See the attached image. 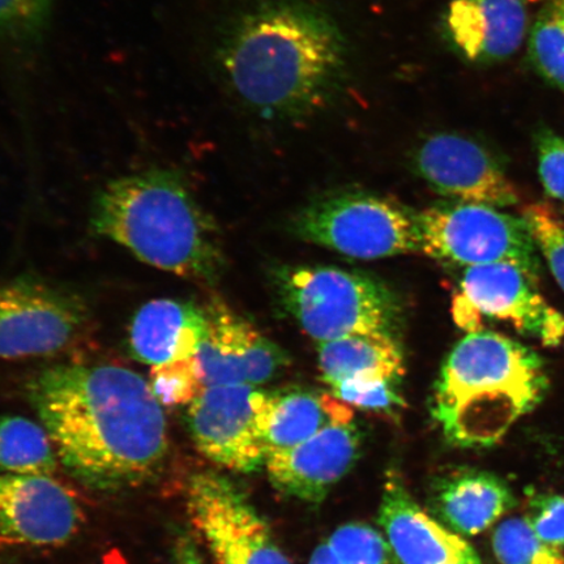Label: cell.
I'll return each instance as SVG.
<instances>
[{
    "instance_id": "obj_1",
    "label": "cell",
    "mask_w": 564,
    "mask_h": 564,
    "mask_svg": "<svg viewBox=\"0 0 564 564\" xmlns=\"http://www.w3.org/2000/svg\"><path fill=\"white\" fill-rule=\"evenodd\" d=\"M26 391L59 460L89 488H132L164 462V409L138 372L115 365H58L34 376Z\"/></svg>"
},
{
    "instance_id": "obj_2",
    "label": "cell",
    "mask_w": 564,
    "mask_h": 564,
    "mask_svg": "<svg viewBox=\"0 0 564 564\" xmlns=\"http://www.w3.org/2000/svg\"><path fill=\"white\" fill-rule=\"evenodd\" d=\"M218 65L239 102L260 117L323 110L341 90L349 47L333 17L305 0H267L224 35Z\"/></svg>"
},
{
    "instance_id": "obj_3",
    "label": "cell",
    "mask_w": 564,
    "mask_h": 564,
    "mask_svg": "<svg viewBox=\"0 0 564 564\" xmlns=\"http://www.w3.org/2000/svg\"><path fill=\"white\" fill-rule=\"evenodd\" d=\"M91 228L176 276L214 282L224 265L217 230L178 172L126 175L98 193Z\"/></svg>"
},
{
    "instance_id": "obj_4",
    "label": "cell",
    "mask_w": 564,
    "mask_h": 564,
    "mask_svg": "<svg viewBox=\"0 0 564 564\" xmlns=\"http://www.w3.org/2000/svg\"><path fill=\"white\" fill-rule=\"evenodd\" d=\"M547 388L538 352L511 337L476 330L444 361L433 413L457 446H491L541 403Z\"/></svg>"
},
{
    "instance_id": "obj_5",
    "label": "cell",
    "mask_w": 564,
    "mask_h": 564,
    "mask_svg": "<svg viewBox=\"0 0 564 564\" xmlns=\"http://www.w3.org/2000/svg\"><path fill=\"white\" fill-rule=\"evenodd\" d=\"M274 281L282 307L317 344L365 335L399 337L403 308L398 295L368 274L300 265L282 268Z\"/></svg>"
},
{
    "instance_id": "obj_6",
    "label": "cell",
    "mask_w": 564,
    "mask_h": 564,
    "mask_svg": "<svg viewBox=\"0 0 564 564\" xmlns=\"http://www.w3.org/2000/svg\"><path fill=\"white\" fill-rule=\"evenodd\" d=\"M292 230L303 241L355 259L421 253L419 214L369 193L323 196L294 216Z\"/></svg>"
},
{
    "instance_id": "obj_7",
    "label": "cell",
    "mask_w": 564,
    "mask_h": 564,
    "mask_svg": "<svg viewBox=\"0 0 564 564\" xmlns=\"http://www.w3.org/2000/svg\"><path fill=\"white\" fill-rule=\"evenodd\" d=\"M421 253L465 268L512 263L540 280L538 247L523 218L482 204L441 203L419 212Z\"/></svg>"
},
{
    "instance_id": "obj_8",
    "label": "cell",
    "mask_w": 564,
    "mask_h": 564,
    "mask_svg": "<svg viewBox=\"0 0 564 564\" xmlns=\"http://www.w3.org/2000/svg\"><path fill=\"white\" fill-rule=\"evenodd\" d=\"M274 393L257 386H214L188 404L196 448L217 465L252 474L265 465V429Z\"/></svg>"
},
{
    "instance_id": "obj_9",
    "label": "cell",
    "mask_w": 564,
    "mask_h": 564,
    "mask_svg": "<svg viewBox=\"0 0 564 564\" xmlns=\"http://www.w3.org/2000/svg\"><path fill=\"white\" fill-rule=\"evenodd\" d=\"M539 280L512 263L465 268L455 300L456 321L476 333L482 319L510 324L517 333L556 347L564 340V316L542 297Z\"/></svg>"
},
{
    "instance_id": "obj_10",
    "label": "cell",
    "mask_w": 564,
    "mask_h": 564,
    "mask_svg": "<svg viewBox=\"0 0 564 564\" xmlns=\"http://www.w3.org/2000/svg\"><path fill=\"white\" fill-rule=\"evenodd\" d=\"M187 506L217 564H292L265 521L228 478L210 471L195 475Z\"/></svg>"
},
{
    "instance_id": "obj_11",
    "label": "cell",
    "mask_w": 564,
    "mask_h": 564,
    "mask_svg": "<svg viewBox=\"0 0 564 564\" xmlns=\"http://www.w3.org/2000/svg\"><path fill=\"white\" fill-rule=\"evenodd\" d=\"M86 322V306L74 294L34 280L0 282V358L53 355Z\"/></svg>"
},
{
    "instance_id": "obj_12",
    "label": "cell",
    "mask_w": 564,
    "mask_h": 564,
    "mask_svg": "<svg viewBox=\"0 0 564 564\" xmlns=\"http://www.w3.org/2000/svg\"><path fill=\"white\" fill-rule=\"evenodd\" d=\"M415 171L436 194L457 203L494 208L517 206L520 195L499 162L477 141L453 132L423 140Z\"/></svg>"
},
{
    "instance_id": "obj_13",
    "label": "cell",
    "mask_w": 564,
    "mask_h": 564,
    "mask_svg": "<svg viewBox=\"0 0 564 564\" xmlns=\"http://www.w3.org/2000/svg\"><path fill=\"white\" fill-rule=\"evenodd\" d=\"M208 334L194 357L197 379L214 386H262L288 365L285 352L224 303L206 307Z\"/></svg>"
},
{
    "instance_id": "obj_14",
    "label": "cell",
    "mask_w": 564,
    "mask_h": 564,
    "mask_svg": "<svg viewBox=\"0 0 564 564\" xmlns=\"http://www.w3.org/2000/svg\"><path fill=\"white\" fill-rule=\"evenodd\" d=\"M80 521L76 500L51 477L0 475V544H63Z\"/></svg>"
},
{
    "instance_id": "obj_15",
    "label": "cell",
    "mask_w": 564,
    "mask_h": 564,
    "mask_svg": "<svg viewBox=\"0 0 564 564\" xmlns=\"http://www.w3.org/2000/svg\"><path fill=\"white\" fill-rule=\"evenodd\" d=\"M361 435L350 423L324 429L297 447L267 457L271 482L284 496L317 503L355 465Z\"/></svg>"
},
{
    "instance_id": "obj_16",
    "label": "cell",
    "mask_w": 564,
    "mask_h": 564,
    "mask_svg": "<svg viewBox=\"0 0 564 564\" xmlns=\"http://www.w3.org/2000/svg\"><path fill=\"white\" fill-rule=\"evenodd\" d=\"M379 521L401 564H481L475 549L430 518L399 479L386 485Z\"/></svg>"
},
{
    "instance_id": "obj_17",
    "label": "cell",
    "mask_w": 564,
    "mask_h": 564,
    "mask_svg": "<svg viewBox=\"0 0 564 564\" xmlns=\"http://www.w3.org/2000/svg\"><path fill=\"white\" fill-rule=\"evenodd\" d=\"M449 37L465 58L492 63L510 58L525 39V0H451Z\"/></svg>"
},
{
    "instance_id": "obj_18",
    "label": "cell",
    "mask_w": 564,
    "mask_h": 564,
    "mask_svg": "<svg viewBox=\"0 0 564 564\" xmlns=\"http://www.w3.org/2000/svg\"><path fill=\"white\" fill-rule=\"evenodd\" d=\"M208 334L206 308L194 303L156 300L133 316L130 349L152 368L194 358Z\"/></svg>"
},
{
    "instance_id": "obj_19",
    "label": "cell",
    "mask_w": 564,
    "mask_h": 564,
    "mask_svg": "<svg viewBox=\"0 0 564 564\" xmlns=\"http://www.w3.org/2000/svg\"><path fill=\"white\" fill-rule=\"evenodd\" d=\"M517 505L509 486L496 475L465 470L441 479L434 506L444 523L456 533H482Z\"/></svg>"
},
{
    "instance_id": "obj_20",
    "label": "cell",
    "mask_w": 564,
    "mask_h": 564,
    "mask_svg": "<svg viewBox=\"0 0 564 564\" xmlns=\"http://www.w3.org/2000/svg\"><path fill=\"white\" fill-rule=\"evenodd\" d=\"M351 421L350 406L334 394L310 391L274 393L265 429L267 457L297 447L324 429Z\"/></svg>"
},
{
    "instance_id": "obj_21",
    "label": "cell",
    "mask_w": 564,
    "mask_h": 564,
    "mask_svg": "<svg viewBox=\"0 0 564 564\" xmlns=\"http://www.w3.org/2000/svg\"><path fill=\"white\" fill-rule=\"evenodd\" d=\"M317 362L324 382L334 387L350 379L399 380L404 376V356L398 338L351 336L319 344Z\"/></svg>"
},
{
    "instance_id": "obj_22",
    "label": "cell",
    "mask_w": 564,
    "mask_h": 564,
    "mask_svg": "<svg viewBox=\"0 0 564 564\" xmlns=\"http://www.w3.org/2000/svg\"><path fill=\"white\" fill-rule=\"evenodd\" d=\"M56 457L45 427L18 415L0 417V469L12 475L51 477L58 468Z\"/></svg>"
},
{
    "instance_id": "obj_23",
    "label": "cell",
    "mask_w": 564,
    "mask_h": 564,
    "mask_svg": "<svg viewBox=\"0 0 564 564\" xmlns=\"http://www.w3.org/2000/svg\"><path fill=\"white\" fill-rule=\"evenodd\" d=\"M529 56L547 82L564 90V0H545L529 35Z\"/></svg>"
},
{
    "instance_id": "obj_24",
    "label": "cell",
    "mask_w": 564,
    "mask_h": 564,
    "mask_svg": "<svg viewBox=\"0 0 564 564\" xmlns=\"http://www.w3.org/2000/svg\"><path fill=\"white\" fill-rule=\"evenodd\" d=\"M492 550L500 564H564L560 550L538 538L525 519H510L492 534Z\"/></svg>"
},
{
    "instance_id": "obj_25",
    "label": "cell",
    "mask_w": 564,
    "mask_h": 564,
    "mask_svg": "<svg viewBox=\"0 0 564 564\" xmlns=\"http://www.w3.org/2000/svg\"><path fill=\"white\" fill-rule=\"evenodd\" d=\"M327 544L344 564H399L397 554L376 529L365 524L338 528Z\"/></svg>"
},
{
    "instance_id": "obj_26",
    "label": "cell",
    "mask_w": 564,
    "mask_h": 564,
    "mask_svg": "<svg viewBox=\"0 0 564 564\" xmlns=\"http://www.w3.org/2000/svg\"><path fill=\"white\" fill-rule=\"evenodd\" d=\"M521 218L564 292V224L545 204H529Z\"/></svg>"
},
{
    "instance_id": "obj_27",
    "label": "cell",
    "mask_w": 564,
    "mask_h": 564,
    "mask_svg": "<svg viewBox=\"0 0 564 564\" xmlns=\"http://www.w3.org/2000/svg\"><path fill=\"white\" fill-rule=\"evenodd\" d=\"M54 0H0V40L31 42L45 30Z\"/></svg>"
},
{
    "instance_id": "obj_28",
    "label": "cell",
    "mask_w": 564,
    "mask_h": 564,
    "mask_svg": "<svg viewBox=\"0 0 564 564\" xmlns=\"http://www.w3.org/2000/svg\"><path fill=\"white\" fill-rule=\"evenodd\" d=\"M150 384L162 405L192 404L203 391L194 358L152 368Z\"/></svg>"
},
{
    "instance_id": "obj_29",
    "label": "cell",
    "mask_w": 564,
    "mask_h": 564,
    "mask_svg": "<svg viewBox=\"0 0 564 564\" xmlns=\"http://www.w3.org/2000/svg\"><path fill=\"white\" fill-rule=\"evenodd\" d=\"M330 388L334 397L349 406L391 412L404 405L398 392V380L350 379Z\"/></svg>"
},
{
    "instance_id": "obj_30",
    "label": "cell",
    "mask_w": 564,
    "mask_h": 564,
    "mask_svg": "<svg viewBox=\"0 0 564 564\" xmlns=\"http://www.w3.org/2000/svg\"><path fill=\"white\" fill-rule=\"evenodd\" d=\"M524 519L545 544L564 547V497L553 494L532 497Z\"/></svg>"
},
{
    "instance_id": "obj_31",
    "label": "cell",
    "mask_w": 564,
    "mask_h": 564,
    "mask_svg": "<svg viewBox=\"0 0 564 564\" xmlns=\"http://www.w3.org/2000/svg\"><path fill=\"white\" fill-rule=\"evenodd\" d=\"M539 175L547 196L564 203V138L541 130L535 138Z\"/></svg>"
},
{
    "instance_id": "obj_32",
    "label": "cell",
    "mask_w": 564,
    "mask_h": 564,
    "mask_svg": "<svg viewBox=\"0 0 564 564\" xmlns=\"http://www.w3.org/2000/svg\"><path fill=\"white\" fill-rule=\"evenodd\" d=\"M174 564H204L202 556L189 540L180 541L176 546Z\"/></svg>"
},
{
    "instance_id": "obj_33",
    "label": "cell",
    "mask_w": 564,
    "mask_h": 564,
    "mask_svg": "<svg viewBox=\"0 0 564 564\" xmlns=\"http://www.w3.org/2000/svg\"><path fill=\"white\" fill-rule=\"evenodd\" d=\"M308 564H344L337 558L334 550L328 544L321 545L317 547L312 556V561Z\"/></svg>"
},
{
    "instance_id": "obj_34",
    "label": "cell",
    "mask_w": 564,
    "mask_h": 564,
    "mask_svg": "<svg viewBox=\"0 0 564 564\" xmlns=\"http://www.w3.org/2000/svg\"><path fill=\"white\" fill-rule=\"evenodd\" d=\"M525 2H532V0H525Z\"/></svg>"
}]
</instances>
